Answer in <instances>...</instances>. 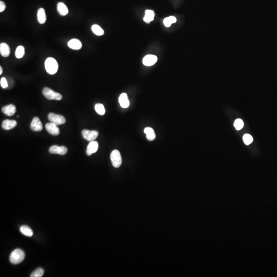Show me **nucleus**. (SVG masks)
<instances>
[{
	"label": "nucleus",
	"instance_id": "f257e3e1",
	"mask_svg": "<svg viewBox=\"0 0 277 277\" xmlns=\"http://www.w3.org/2000/svg\"><path fill=\"white\" fill-rule=\"evenodd\" d=\"M45 67L49 75H55L57 72L59 64L56 59L53 57H48L45 62Z\"/></svg>",
	"mask_w": 277,
	"mask_h": 277
},
{
	"label": "nucleus",
	"instance_id": "f03ea898",
	"mask_svg": "<svg viewBox=\"0 0 277 277\" xmlns=\"http://www.w3.org/2000/svg\"><path fill=\"white\" fill-rule=\"evenodd\" d=\"M25 258V253L21 249L14 250L10 254L9 260L12 264H17L21 263Z\"/></svg>",
	"mask_w": 277,
	"mask_h": 277
},
{
	"label": "nucleus",
	"instance_id": "7ed1b4c3",
	"mask_svg": "<svg viewBox=\"0 0 277 277\" xmlns=\"http://www.w3.org/2000/svg\"><path fill=\"white\" fill-rule=\"evenodd\" d=\"M42 93L43 96L47 99L49 100H54L60 101L62 99V95H61L60 93L56 92L48 87H45L44 88H43Z\"/></svg>",
	"mask_w": 277,
	"mask_h": 277
},
{
	"label": "nucleus",
	"instance_id": "20e7f679",
	"mask_svg": "<svg viewBox=\"0 0 277 277\" xmlns=\"http://www.w3.org/2000/svg\"><path fill=\"white\" fill-rule=\"evenodd\" d=\"M111 159L112 164L115 168H118L122 164V160L121 154L118 150H114L111 154Z\"/></svg>",
	"mask_w": 277,
	"mask_h": 277
},
{
	"label": "nucleus",
	"instance_id": "39448f33",
	"mask_svg": "<svg viewBox=\"0 0 277 277\" xmlns=\"http://www.w3.org/2000/svg\"><path fill=\"white\" fill-rule=\"evenodd\" d=\"M48 118L50 122L56 124L57 125H62L65 123L66 122V120L63 116L53 113H50L48 116Z\"/></svg>",
	"mask_w": 277,
	"mask_h": 277
},
{
	"label": "nucleus",
	"instance_id": "423d86ee",
	"mask_svg": "<svg viewBox=\"0 0 277 277\" xmlns=\"http://www.w3.org/2000/svg\"><path fill=\"white\" fill-rule=\"evenodd\" d=\"M99 135V133L96 131H88L84 129L82 131V136L83 138L87 141L92 142L95 140Z\"/></svg>",
	"mask_w": 277,
	"mask_h": 277
},
{
	"label": "nucleus",
	"instance_id": "0eeeda50",
	"mask_svg": "<svg viewBox=\"0 0 277 277\" xmlns=\"http://www.w3.org/2000/svg\"><path fill=\"white\" fill-rule=\"evenodd\" d=\"M68 149L66 147L62 146H59L57 145H53L50 147L49 152L52 154H57L60 155H65L67 152Z\"/></svg>",
	"mask_w": 277,
	"mask_h": 277
},
{
	"label": "nucleus",
	"instance_id": "6e6552de",
	"mask_svg": "<svg viewBox=\"0 0 277 277\" xmlns=\"http://www.w3.org/2000/svg\"><path fill=\"white\" fill-rule=\"evenodd\" d=\"M45 128L48 133L52 135L57 136L60 134V129L57 125L52 122L46 124Z\"/></svg>",
	"mask_w": 277,
	"mask_h": 277
},
{
	"label": "nucleus",
	"instance_id": "1a4fd4ad",
	"mask_svg": "<svg viewBox=\"0 0 277 277\" xmlns=\"http://www.w3.org/2000/svg\"><path fill=\"white\" fill-rule=\"evenodd\" d=\"M30 128L34 131H41L43 129V125L40 120L37 117L33 118L30 124Z\"/></svg>",
	"mask_w": 277,
	"mask_h": 277
},
{
	"label": "nucleus",
	"instance_id": "9d476101",
	"mask_svg": "<svg viewBox=\"0 0 277 277\" xmlns=\"http://www.w3.org/2000/svg\"><path fill=\"white\" fill-rule=\"evenodd\" d=\"M158 58L155 55H147L143 59V63L147 66L154 65L157 62Z\"/></svg>",
	"mask_w": 277,
	"mask_h": 277
},
{
	"label": "nucleus",
	"instance_id": "9b49d317",
	"mask_svg": "<svg viewBox=\"0 0 277 277\" xmlns=\"http://www.w3.org/2000/svg\"><path fill=\"white\" fill-rule=\"evenodd\" d=\"M2 111L7 116H12L16 112V107L13 104H9L3 107Z\"/></svg>",
	"mask_w": 277,
	"mask_h": 277
},
{
	"label": "nucleus",
	"instance_id": "f8f14e48",
	"mask_svg": "<svg viewBox=\"0 0 277 277\" xmlns=\"http://www.w3.org/2000/svg\"><path fill=\"white\" fill-rule=\"evenodd\" d=\"M98 142L96 141H92L89 143L88 145L87 149H86V154L87 156H91L92 154L98 151Z\"/></svg>",
	"mask_w": 277,
	"mask_h": 277
},
{
	"label": "nucleus",
	"instance_id": "ddd939ff",
	"mask_svg": "<svg viewBox=\"0 0 277 277\" xmlns=\"http://www.w3.org/2000/svg\"><path fill=\"white\" fill-rule=\"evenodd\" d=\"M17 125V122L13 120H5L2 123V128L6 131L13 129Z\"/></svg>",
	"mask_w": 277,
	"mask_h": 277
},
{
	"label": "nucleus",
	"instance_id": "4468645a",
	"mask_svg": "<svg viewBox=\"0 0 277 277\" xmlns=\"http://www.w3.org/2000/svg\"><path fill=\"white\" fill-rule=\"evenodd\" d=\"M68 46L73 50H80L82 48V43L78 39H72L67 43Z\"/></svg>",
	"mask_w": 277,
	"mask_h": 277
},
{
	"label": "nucleus",
	"instance_id": "2eb2a0df",
	"mask_svg": "<svg viewBox=\"0 0 277 277\" xmlns=\"http://www.w3.org/2000/svg\"><path fill=\"white\" fill-rule=\"evenodd\" d=\"M119 102L121 106L124 108L128 107L129 105V101L126 93H123L120 96Z\"/></svg>",
	"mask_w": 277,
	"mask_h": 277
},
{
	"label": "nucleus",
	"instance_id": "dca6fc26",
	"mask_svg": "<svg viewBox=\"0 0 277 277\" xmlns=\"http://www.w3.org/2000/svg\"><path fill=\"white\" fill-rule=\"evenodd\" d=\"M0 53L2 56L8 57L10 53V48L6 43H1L0 44Z\"/></svg>",
	"mask_w": 277,
	"mask_h": 277
},
{
	"label": "nucleus",
	"instance_id": "f3484780",
	"mask_svg": "<svg viewBox=\"0 0 277 277\" xmlns=\"http://www.w3.org/2000/svg\"><path fill=\"white\" fill-rule=\"evenodd\" d=\"M57 12L61 16H66L69 12L67 7L63 2H59L57 3Z\"/></svg>",
	"mask_w": 277,
	"mask_h": 277
},
{
	"label": "nucleus",
	"instance_id": "a211bd4d",
	"mask_svg": "<svg viewBox=\"0 0 277 277\" xmlns=\"http://www.w3.org/2000/svg\"><path fill=\"white\" fill-rule=\"evenodd\" d=\"M37 21L41 24H43L46 21V15L44 9L42 8L39 9L37 13Z\"/></svg>",
	"mask_w": 277,
	"mask_h": 277
},
{
	"label": "nucleus",
	"instance_id": "6ab92c4d",
	"mask_svg": "<svg viewBox=\"0 0 277 277\" xmlns=\"http://www.w3.org/2000/svg\"><path fill=\"white\" fill-rule=\"evenodd\" d=\"M155 13L153 10H146L145 11V17H144V21L147 23H149L154 20Z\"/></svg>",
	"mask_w": 277,
	"mask_h": 277
},
{
	"label": "nucleus",
	"instance_id": "aec40b11",
	"mask_svg": "<svg viewBox=\"0 0 277 277\" xmlns=\"http://www.w3.org/2000/svg\"><path fill=\"white\" fill-rule=\"evenodd\" d=\"M144 133L146 135L147 139L149 141H153L156 138V134L154 129L151 127H146L144 129Z\"/></svg>",
	"mask_w": 277,
	"mask_h": 277
},
{
	"label": "nucleus",
	"instance_id": "412c9836",
	"mask_svg": "<svg viewBox=\"0 0 277 277\" xmlns=\"http://www.w3.org/2000/svg\"><path fill=\"white\" fill-rule=\"evenodd\" d=\"M21 233L27 237H31L33 235V231L28 226H22L20 227Z\"/></svg>",
	"mask_w": 277,
	"mask_h": 277
},
{
	"label": "nucleus",
	"instance_id": "4be33fe9",
	"mask_svg": "<svg viewBox=\"0 0 277 277\" xmlns=\"http://www.w3.org/2000/svg\"><path fill=\"white\" fill-rule=\"evenodd\" d=\"M177 21L176 17L174 16H170L169 17H166L163 21L164 24L167 27H169L171 25L175 23Z\"/></svg>",
	"mask_w": 277,
	"mask_h": 277
},
{
	"label": "nucleus",
	"instance_id": "5701e85b",
	"mask_svg": "<svg viewBox=\"0 0 277 277\" xmlns=\"http://www.w3.org/2000/svg\"><path fill=\"white\" fill-rule=\"evenodd\" d=\"M92 29L93 33L97 36H100L104 35V32L103 29L101 27L98 25L95 24L92 25Z\"/></svg>",
	"mask_w": 277,
	"mask_h": 277
},
{
	"label": "nucleus",
	"instance_id": "b1692460",
	"mask_svg": "<svg viewBox=\"0 0 277 277\" xmlns=\"http://www.w3.org/2000/svg\"><path fill=\"white\" fill-rule=\"evenodd\" d=\"M24 47L22 46H17L15 52V56L17 59H21L24 55Z\"/></svg>",
	"mask_w": 277,
	"mask_h": 277
},
{
	"label": "nucleus",
	"instance_id": "393cba45",
	"mask_svg": "<svg viewBox=\"0 0 277 277\" xmlns=\"http://www.w3.org/2000/svg\"><path fill=\"white\" fill-rule=\"evenodd\" d=\"M44 274V270L42 268H37L30 275V277H41Z\"/></svg>",
	"mask_w": 277,
	"mask_h": 277
},
{
	"label": "nucleus",
	"instance_id": "a878e982",
	"mask_svg": "<svg viewBox=\"0 0 277 277\" xmlns=\"http://www.w3.org/2000/svg\"><path fill=\"white\" fill-rule=\"evenodd\" d=\"M95 110L99 115H103L105 114V109L104 105L102 104L98 103L95 105Z\"/></svg>",
	"mask_w": 277,
	"mask_h": 277
},
{
	"label": "nucleus",
	"instance_id": "bb28decb",
	"mask_svg": "<svg viewBox=\"0 0 277 277\" xmlns=\"http://www.w3.org/2000/svg\"><path fill=\"white\" fill-rule=\"evenodd\" d=\"M243 126H244V123L241 119H238L235 121L234 126L235 127V129L238 131L241 129L243 127Z\"/></svg>",
	"mask_w": 277,
	"mask_h": 277
},
{
	"label": "nucleus",
	"instance_id": "cd10ccee",
	"mask_svg": "<svg viewBox=\"0 0 277 277\" xmlns=\"http://www.w3.org/2000/svg\"><path fill=\"white\" fill-rule=\"evenodd\" d=\"M243 139L246 145H250V144H251L253 141V137L249 134L244 135L243 137Z\"/></svg>",
	"mask_w": 277,
	"mask_h": 277
},
{
	"label": "nucleus",
	"instance_id": "c85d7f7f",
	"mask_svg": "<svg viewBox=\"0 0 277 277\" xmlns=\"http://www.w3.org/2000/svg\"><path fill=\"white\" fill-rule=\"evenodd\" d=\"M0 84L2 87L3 88H6L8 87V83H7V80L6 78L3 77L1 79L0 81Z\"/></svg>",
	"mask_w": 277,
	"mask_h": 277
},
{
	"label": "nucleus",
	"instance_id": "c756f323",
	"mask_svg": "<svg viewBox=\"0 0 277 277\" xmlns=\"http://www.w3.org/2000/svg\"><path fill=\"white\" fill-rule=\"evenodd\" d=\"M6 5L5 4L4 2L1 1H0V12H4L5 9H6Z\"/></svg>",
	"mask_w": 277,
	"mask_h": 277
},
{
	"label": "nucleus",
	"instance_id": "7c9ffc66",
	"mask_svg": "<svg viewBox=\"0 0 277 277\" xmlns=\"http://www.w3.org/2000/svg\"><path fill=\"white\" fill-rule=\"evenodd\" d=\"M2 73H3V69L1 66H0V75H1Z\"/></svg>",
	"mask_w": 277,
	"mask_h": 277
},
{
	"label": "nucleus",
	"instance_id": "2f4dec72",
	"mask_svg": "<svg viewBox=\"0 0 277 277\" xmlns=\"http://www.w3.org/2000/svg\"><path fill=\"white\" fill-rule=\"evenodd\" d=\"M17 118H19V116H17Z\"/></svg>",
	"mask_w": 277,
	"mask_h": 277
}]
</instances>
